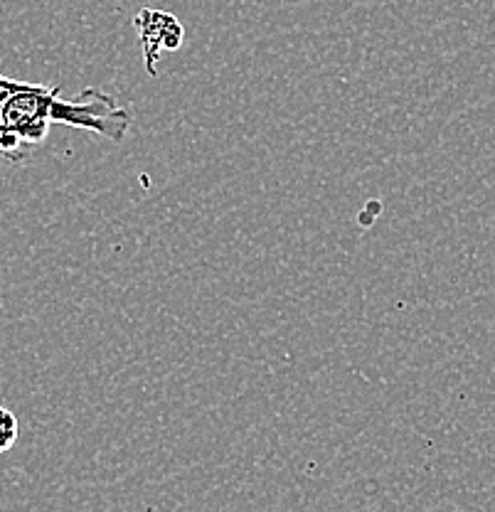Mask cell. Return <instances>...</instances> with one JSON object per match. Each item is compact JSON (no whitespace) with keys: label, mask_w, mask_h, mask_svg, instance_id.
Masks as SVG:
<instances>
[{"label":"cell","mask_w":495,"mask_h":512,"mask_svg":"<svg viewBox=\"0 0 495 512\" xmlns=\"http://www.w3.org/2000/svg\"><path fill=\"white\" fill-rule=\"evenodd\" d=\"M60 87L20 82L0 109V156L23 160L30 148L45 143L52 128V104Z\"/></svg>","instance_id":"1"},{"label":"cell","mask_w":495,"mask_h":512,"mask_svg":"<svg viewBox=\"0 0 495 512\" xmlns=\"http://www.w3.org/2000/svg\"><path fill=\"white\" fill-rule=\"evenodd\" d=\"M50 119L52 126L82 128V131H92L101 138L121 143L129 133L133 116L129 106H121L111 94L89 87L74 99H62V94L57 96Z\"/></svg>","instance_id":"2"},{"label":"cell","mask_w":495,"mask_h":512,"mask_svg":"<svg viewBox=\"0 0 495 512\" xmlns=\"http://www.w3.org/2000/svg\"><path fill=\"white\" fill-rule=\"evenodd\" d=\"M136 30L141 37L143 47V64H146L148 74L156 77L158 74V60H161L163 52H175L180 50L185 40L183 25L178 23V18L163 10H141L136 15Z\"/></svg>","instance_id":"3"},{"label":"cell","mask_w":495,"mask_h":512,"mask_svg":"<svg viewBox=\"0 0 495 512\" xmlns=\"http://www.w3.org/2000/svg\"><path fill=\"white\" fill-rule=\"evenodd\" d=\"M20 436L18 416L8 407H0V453H8Z\"/></svg>","instance_id":"4"},{"label":"cell","mask_w":495,"mask_h":512,"mask_svg":"<svg viewBox=\"0 0 495 512\" xmlns=\"http://www.w3.org/2000/svg\"><path fill=\"white\" fill-rule=\"evenodd\" d=\"M20 79H10L5 77V74H0V109H3V104L8 101V96L18 89Z\"/></svg>","instance_id":"5"}]
</instances>
